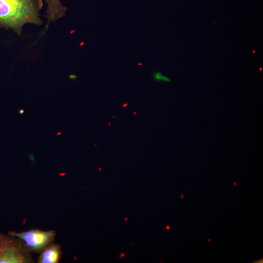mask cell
Wrapping results in <instances>:
<instances>
[{
	"instance_id": "6da1fadb",
	"label": "cell",
	"mask_w": 263,
	"mask_h": 263,
	"mask_svg": "<svg viewBox=\"0 0 263 263\" xmlns=\"http://www.w3.org/2000/svg\"><path fill=\"white\" fill-rule=\"evenodd\" d=\"M43 5V0H0V27L20 35L26 24L41 25Z\"/></svg>"
},
{
	"instance_id": "7a4b0ae2",
	"label": "cell",
	"mask_w": 263,
	"mask_h": 263,
	"mask_svg": "<svg viewBox=\"0 0 263 263\" xmlns=\"http://www.w3.org/2000/svg\"><path fill=\"white\" fill-rule=\"evenodd\" d=\"M34 261L19 238L0 232V263H32Z\"/></svg>"
},
{
	"instance_id": "3957f363",
	"label": "cell",
	"mask_w": 263,
	"mask_h": 263,
	"mask_svg": "<svg viewBox=\"0 0 263 263\" xmlns=\"http://www.w3.org/2000/svg\"><path fill=\"white\" fill-rule=\"evenodd\" d=\"M8 234L20 239L31 253L39 254L46 246L54 242L56 236L55 230L45 231L39 229L19 232L10 231Z\"/></svg>"
},
{
	"instance_id": "277c9868",
	"label": "cell",
	"mask_w": 263,
	"mask_h": 263,
	"mask_svg": "<svg viewBox=\"0 0 263 263\" xmlns=\"http://www.w3.org/2000/svg\"><path fill=\"white\" fill-rule=\"evenodd\" d=\"M62 255L60 245L52 243L46 246L40 253L38 263H58Z\"/></svg>"
},
{
	"instance_id": "5b68a950",
	"label": "cell",
	"mask_w": 263,
	"mask_h": 263,
	"mask_svg": "<svg viewBox=\"0 0 263 263\" xmlns=\"http://www.w3.org/2000/svg\"><path fill=\"white\" fill-rule=\"evenodd\" d=\"M47 5L46 11L48 21H55L64 17L67 8L63 6L60 0H44Z\"/></svg>"
},
{
	"instance_id": "8992f818",
	"label": "cell",
	"mask_w": 263,
	"mask_h": 263,
	"mask_svg": "<svg viewBox=\"0 0 263 263\" xmlns=\"http://www.w3.org/2000/svg\"><path fill=\"white\" fill-rule=\"evenodd\" d=\"M153 79L156 81L163 82H169L170 79L167 76L164 75L159 72H156L152 74Z\"/></svg>"
},
{
	"instance_id": "52a82bcc",
	"label": "cell",
	"mask_w": 263,
	"mask_h": 263,
	"mask_svg": "<svg viewBox=\"0 0 263 263\" xmlns=\"http://www.w3.org/2000/svg\"><path fill=\"white\" fill-rule=\"evenodd\" d=\"M24 110L23 109H20L19 111V113L20 114H22L24 113Z\"/></svg>"
},
{
	"instance_id": "ba28073f",
	"label": "cell",
	"mask_w": 263,
	"mask_h": 263,
	"mask_svg": "<svg viewBox=\"0 0 263 263\" xmlns=\"http://www.w3.org/2000/svg\"><path fill=\"white\" fill-rule=\"evenodd\" d=\"M166 230H169L170 229V226L169 225H167L166 226Z\"/></svg>"
},
{
	"instance_id": "9c48e42d",
	"label": "cell",
	"mask_w": 263,
	"mask_h": 263,
	"mask_svg": "<svg viewBox=\"0 0 263 263\" xmlns=\"http://www.w3.org/2000/svg\"><path fill=\"white\" fill-rule=\"evenodd\" d=\"M124 256H125V254L124 253H122L120 255L121 257H124Z\"/></svg>"
},
{
	"instance_id": "30bf717a",
	"label": "cell",
	"mask_w": 263,
	"mask_h": 263,
	"mask_svg": "<svg viewBox=\"0 0 263 263\" xmlns=\"http://www.w3.org/2000/svg\"><path fill=\"white\" fill-rule=\"evenodd\" d=\"M181 197H182V198H184V196H183V194H181Z\"/></svg>"
},
{
	"instance_id": "8fae6325",
	"label": "cell",
	"mask_w": 263,
	"mask_h": 263,
	"mask_svg": "<svg viewBox=\"0 0 263 263\" xmlns=\"http://www.w3.org/2000/svg\"><path fill=\"white\" fill-rule=\"evenodd\" d=\"M233 183H234V184L235 186H236V185H237V184H236V183L234 182Z\"/></svg>"
},
{
	"instance_id": "7c38bea8",
	"label": "cell",
	"mask_w": 263,
	"mask_h": 263,
	"mask_svg": "<svg viewBox=\"0 0 263 263\" xmlns=\"http://www.w3.org/2000/svg\"><path fill=\"white\" fill-rule=\"evenodd\" d=\"M127 220H128V218H126L125 219V220H126V221Z\"/></svg>"
},
{
	"instance_id": "4fadbf2b",
	"label": "cell",
	"mask_w": 263,
	"mask_h": 263,
	"mask_svg": "<svg viewBox=\"0 0 263 263\" xmlns=\"http://www.w3.org/2000/svg\"><path fill=\"white\" fill-rule=\"evenodd\" d=\"M210 241H211V239H209L208 240V242H209Z\"/></svg>"
}]
</instances>
